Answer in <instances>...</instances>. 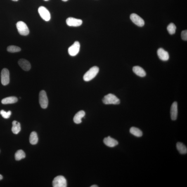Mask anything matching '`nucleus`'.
<instances>
[{"instance_id":"nucleus-1","label":"nucleus","mask_w":187,"mask_h":187,"mask_svg":"<svg viewBox=\"0 0 187 187\" xmlns=\"http://www.w3.org/2000/svg\"><path fill=\"white\" fill-rule=\"evenodd\" d=\"M102 101L105 104H119L120 102L119 99L112 94H109L106 95L104 97Z\"/></svg>"},{"instance_id":"nucleus-2","label":"nucleus","mask_w":187,"mask_h":187,"mask_svg":"<svg viewBox=\"0 0 187 187\" xmlns=\"http://www.w3.org/2000/svg\"><path fill=\"white\" fill-rule=\"evenodd\" d=\"M99 71V69L97 66L91 67L85 74L83 79L86 81H91L97 75Z\"/></svg>"},{"instance_id":"nucleus-3","label":"nucleus","mask_w":187,"mask_h":187,"mask_svg":"<svg viewBox=\"0 0 187 187\" xmlns=\"http://www.w3.org/2000/svg\"><path fill=\"white\" fill-rule=\"evenodd\" d=\"M17 30L21 35L26 36L29 33V29L27 24L23 22L19 21L16 24Z\"/></svg>"},{"instance_id":"nucleus-4","label":"nucleus","mask_w":187,"mask_h":187,"mask_svg":"<svg viewBox=\"0 0 187 187\" xmlns=\"http://www.w3.org/2000/svg\"><path fill=\"white\" fill-rule=\"evenodd\" d=\"M54 187H66L67 186L66 179L62 176H58L54 179L53 182Z\"/></svg>"},{"instance_id":"nucleus-5","label":"nucleus","mask_w":187,"mask_h":187,"mask_svg":"<svg viewBox=\"0 0 187 187\" xmlns=\"http://www.w3.org/2000/svg\"><path fill=\"white\" fill-rule=\"evenodd\" d=\"M39 101L42 108L44 109L47 107L48 105V98L46 91L43 90L40 92Z\"/></svg>"},{"instance_id":"nucleus-6","label":"nucleus","mask_w":187,"mask_h":187,"mask_svg":"<svg viewBox=\"0 0 187 187\" xmlns=\"http://www.w3.org/2000/svg\"><path fill=\"white\" fill-rule=\"evenodd\" d=\"M38 12L40 16L43 20L48 21L51 18V15L48 10L44 6L40 7L38 9Z\"/></svg>"},{"instance_id":"nucleus-7","label":"nucleus","mask_w":187,"mask_h":187,"mask_svg":"<svg viewBox=\"0 0 187 187\" xmlns=\"http://www.w3.org/2000/svg\"><path fill=\"white\" fill-rule=\"evenodd\" d=\"M1 81L3 85H8L10 83V72L8 69L3 68L1 73Z\"/></svg>"},{"instance_id":"nucleus-8","label":"nucleus","mask_w":187,"mask_h":187,"mask_svg":"<svg viewBox=\"0 0 187 187\" xmlns=\"http://www.w3.org/2000/svg\"><path fill=\"white\" fill-rule=\"evenodd\" d=\"M80 48V44L79 42L75 41L72 46L68 48V52L71 56H74L79 53Z\"/></svg>"},{"instance_id":"nucleus-9","label":"nucleus","mask_w":187,"mask_h":187,"mask_svg":"<svg viewBox=\"0 0 187 187\" xmlns=\"http://www.w3.org/2000/svg\"><path fill=\"white\" fill-rule=\"evenodd\" d=\"M130 18L132 22L136 25L139 27H143L145 25L144 20L136 14H131Z\"/></svg>"},{"instance_id":"nucleus-10","label":"nucleus","mask_w":187,"mask_h":187,"mask_svg":"<svg viewBox=\"0 0 187 187\" xmlns=\"http://www.w3.org/2000/svg\"><path fill=\"white\" fill-rule=\"evenodd\" d=\"M67 25L70 27H77L82 24V20L80 19H76L73 17H69L66 20Z\"/></svg>"},{"instance_id":"nucleus-11","label":"nucleus","mask_w":187,"mask_h":187,"mask_svg":"<svg viewBox=\"0 0 187 187\" xmlns=\"http://www.w3.org/2000/svg\"><path fill=\"white\" fill-rule=\"evenodd\" d=\"M157 55L160 60L166 61L169 59V55L167 51H165L162 48H160L157 50Z\"/></svg>"},{"instance_id":"nucleus-12","label":"nucleus","mask_w":187,"mask_h":187,"mask_svg":"<svg viewBox=\"0 0 187 187\" xmlns=\"http://www.w3.org/2000/svg\"><path fill=\"white\" fill-rule=\"evenodd\" d=\"M178 115L177 103L175 102L171 106V119L176 120Z\"/></svg>"},{"instance_id":"nucleus-13","label":"nucleus","mask_w":187,"mask_h":187,"mask_svg":"<svg viewBox=\"0 0 187 187\" xmlns=\"http://www.w3.org/2000/svg\"><path fill=\"white\" fill-rule=\"evenodd\" d=\"M103 141L106 145L110 147H115L118 144V142L117 140L111 137L110 136L105 138Z\"/></svg>"},{"instance_id":"nucleus-14","label":"nucleus","mask_w":187,"mask_h":187,"mask_svg":"<svg viewBox=\"0 0 187 187\" xmlns=\"http://www.w3.org/2000/svg\"><path fill=\"white\" fill-rule=\"evenodd\" d=\"M18 63L20 67L25 71H29L31 68V65L28 61L25 59H20L19 60Z\"/></svg>"},{"instance_id":"nucleus-15","label":"nucleus","mask_w":187,"mask_h":187,"mask_svg":"<svg viewBox=\"0 0 187 187\" xmlns=\"http://www.w3.org/2000/svg\"><path fill=\"white\" fill-rule=\"evenodd\" d=\"M85 115V113L84 111H79L74 116V122L77 124H81L82 122L81 119L84 117Z\"/></svg>"},{"instance_id":"nucleus-16","label":"nucleus","mask_w":187,"mask_h":187,"mask_svg":"<svg viewBox=\"0 0 187 187\" xmlns=\"http://www.w3.org/2000/svg\"><path fill=\"white\" fill-rule=\"evenodd\" d=\"M133 71L136 75L140 77H145L146 74L145 70L139 66H135L133 67Z\"/></svg>"},{"instance_id":"nucleus-17","label":"nucleus","mask_w":187,"mask_h":187,"mask_svg":"<svg viewBox=\"0 0 187 187\" xmlns=\"http://www.w3.org/2000/svg\"><path fill=\"white\" fill-rule=\"evenodd\" d=\"M18 101V98L14 96L8 97L3 99L1 100V103L3 104H13L16 103Z\"/></svg>"},{"instance_id":"nucleus-18","label":"nucleus","mask_w":187,"mask_h":187,"mask_svg":"<svg viewBox=\"0 0 187 187\" xmlns=\"http://www.w3.org/2000/svg\"><path fill=\"white\" fill-rule=\"evenodd\" d=\"M12 125H13L12 128V132L15 134H18L21 130L20 123L16 121H14L12 122Z\"/></svg>"},{"instance_id":"nucleus-19","label":"nucleus","mask_w":187,"mask_h":187,"mask_svg":"<svg viewBox=\"0 0 187 187\" xmlns=\"http://www.w3.org/2000/svg\"><path fill=\"white\" fill-rule=\"evenodd\" d=\"M176 147L179 153L182 154H187V148L185 145L182 143L178 142L176 144Z\"/></svg>"},{"instance_id":"nucleus-20","label":"nucleus","mask_w":187,"mask_h":187,"mask_svg":"<svg viewBox=\"0 0 187 187\" xmlns=\"http://www.w3.org/2000/svg\"><path fill=\"white\" fill-rule=\"evenodd\" d=\"M130 132L131 134L138 137L142 136L143 134V132L141 130L135 127H131L130 129Z\"/></svg>"},{"instance_id":"nucleus-21","label":"nucleus","mask_w":187,"mask_h":187,"mask_svg":"<svg viewBox=\"0 0 187 187\" xmlns=\"http://www.w3.org/2000/svg\"><path fill=\"white\" fill-rule=\"evenodd\" d=\"M29 140L31 144L34 145L38 143V138L37 133L35 132H32L31 133Z\"/></svg>"},{"instance_id":"nucleus-22","label":"nucleus","mask_w":187,"mask_h":187,"mask_svg":"<svg viewBox=\"0 0 187 187\" xmlns=\"http://www.w3.org/2000/svg\"><path fill=\"white\" fill-rule=\"evenodd\" d=\"M26 156L25 152L22 150H19L15 154V159L16 160H20L25 158Z\"/></svg>"},{"instance_id":"nucleus-23","label":"nucleus","mask_w":187,"mask_h":187,"mask_svg":"<svg viewBox=\"0 0 187 187\" xmlns=\"http://www.w3.org/2000/svg\"><path fill=\"white\" fill-rule=\"evenodd\" d=\"M176 26L173 23L170 24L167 27L168 32L171 35L175 33L176 32Z\"/></svg>"},{"instance_id":"nucleus-24","label":"nucleus","mask_w":187,"mask_h":187,"mask_svg":"<svg viewBox=\"0 0 187 187\" xmlns=\"http://www.w3.org/2000/svg\"><path fill=\"white\" fill-rule=\"evenodd\" d=\"M7 50L10 53H15L20 51L21 48L19 47L16 46H8L7 48Z\"/></svg>"},{"instance_id":"nucleus-25","label":"nucleus","mask_w":187,"mask_h":187,"mask_svg":"<svg viewBox=\"0 0 187 187\" xmlns=\"http://www.w3.org/2000/svg\"><path fill=\"white\" fill-rule=\"evenodd\" d=\"M0 114L4 119H8L10 117V115H11L12 112L10 111L6 112L4 110H1L0 111Z\"/></svg>"},{"instance_id":"nucleus-26","label":"nucleus","mask_w":187,"mask_h":187,"mask_svg":"<svg viewBox=\"0 0 187 187\" xmlns=\"http://www.w3.org/2000/svg\"><path fill=\"white\" fill-rule=\"evenodd\" d=\"M181 37L184 40L187 41V31L184 30L182 31L181 33Z\"/></svg>"},{"instance_id":"nucleus-27","label":"nucleus","mask_w":187,"mask_h":187,"mask_svg":"<svg viewBox=\"0 0 187 187\" xmlns=\"http://www.w3.org/2000/svg\"><path fill=\"white\" fill-rule=\"evenodd\" d=\"M3 178V177L0 174V180L2 179Z\"/></svg>"},{"instance_id":"nucleus-28","label":"nucleus","mask_w":187,"mask_h":187,"mask_svg":"<svg viewBox=\"0 0 187 187\" xmlns=\"http://www.w3.org/2000/svg\"><path fill=\"white\" fill-rule=\"evenodd\" d=\"M91 187H98L97 185H92Z\"/></svg>"},{"instance_id":"nucleus-29","label":"nucleus","mask_w":187,"mask_h":187,"mask_svg":"<svg viewBox=\"0 0 187 187\" xmlns=\"http://www.w3.org/2000/svg\"><path fill=\"white\" fill-rule=\"evenodd\" d=\"M62 1H68V0H62Z\"/></svg>"},{"instance_id":"nucleus-30","label":"nucleus","mask_w":187,"mask_h":187,"mask_svg":"<svg viewBox=\"0 0 187 187\" xmlns=\"http://www.w3.org/2000/svg\"><path fill=\"white\" fill-rule=\"evenodd\" d=\"M12 1H18V0H12Z\"/></svg>"},{"instance_id":"nucleus-31","label":"nucleus","mask_w":187,"mask_h":187,"mask_svg":"<svg viewBox=\"0 0 187 187\" xmlns=\"http://www.w3.org/2000/svg\"><path fill=\"white\" fill-rule=\"evenodd\" d=\"M44 1H48V0H44Z\"/></svg>"}]
</instances>
